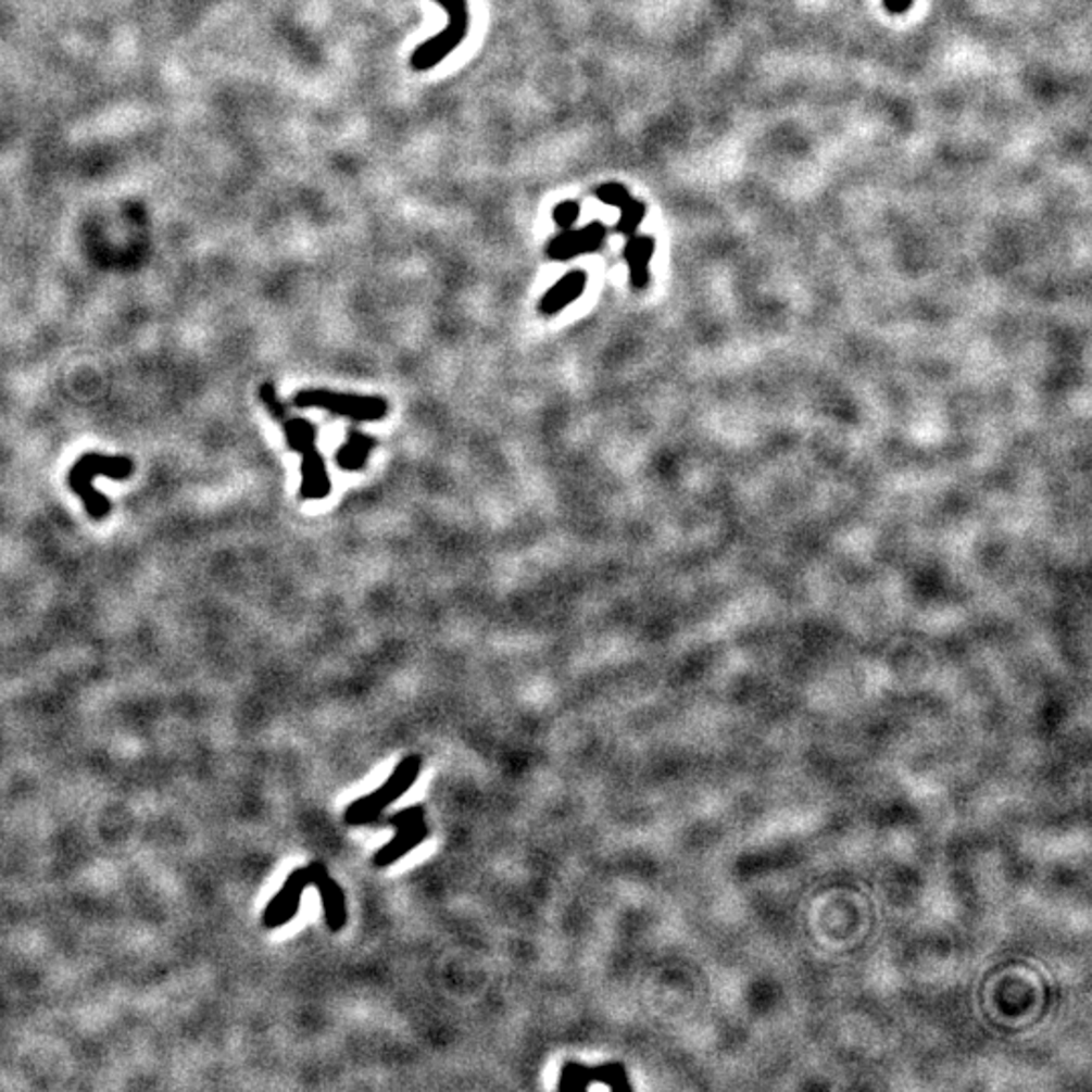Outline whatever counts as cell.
<instances>
[{
	"label": "cell",
	"instance_id": "1",
	"mask_svg": "<svg viewBox=\"0 0 1092 1092\" xmlns=\"http://www.w3.org/2000/svg\"><path fill=\"white\" fill-rule=\"evenodd\" d=\"M134 474L130 457H114L102 453H86L79 462L70 469V488L81 498L84 506L93 520H103L110 516V500L93 488L96 476H108L112 480H128Z\"/></svg>",
	"mask_w": 1092,
	"mask_h": 1092
},
{
	"label": "cell",
	"instance_id": "2",
	"mask_svg": "<svg viewBox=\"0 0 1092 1092\" xmlns=\"http://www.w3.org/2000/svg\"><path fill=\"white\" fill-rule=\"evenodd\" d=\"M422 773V757L409 755L394 767L391 777L382 786L354 801L344 812V824L349 826H368L375 817L382 814L393 801L401 800Z\"/></svg>",
	"mask_w": 1092,
	"mask_h": 1092
},
{
	"label": "cell",
	"instance_id": "3",
	"mask_svg": "<svg viewBox=\"0 0 1092 1092\" xmlns=\"http://www.w3.org/2000/svg\"><path fill=\"white\" fill-rule=\"evenodd\" d=\"M293 405L304 409H324L352 422H380L389 413L387 399L377 394L338 393L326 389H307L293 397Z\"/></svg>",
	"mask_w": 1092,
	"mask_h": 1092
},
{
	"label": "cell",
	"instance_id": "4",
	"mask_svg": "<svg viewBox=\"0 0 1092 1092\" xmlns=\"http://www.w3.org/2000/svg\"><path fill=\"white\" fill-rule=\"evenodd\" d=\"M437 2L443 7V11L448 15V27L413 51L411 67L415 72L434 70L443 59L450 58L453 51L466 39L467 27H469L467 0H437Z\"/></svg>",
	"mask_w": 1092,
	"mask_h": 1092
},
{
	"label": "cell",
	"instance_id": "5",
	"mask_svg": "<svg viewBox=\"0 0 1092 1092\" xmlns=\"http://www.w3.org/2000/svg\"><path fill=\"white\" fill-rule=\"evenodd\" d=\"M591 1082H605L613 1091H629L624 1064H603L589 1068L585 1064L567 1063L561 1068V1091H587Z\"/></svg>",
	"mask_w": 1092,
	"mask_h": 1092
},
{
	"label": "cell",
	"instance_id": "6",
	"mask_svg": "<svg viewBox=\"0 0 1092 1092\" xmlns=\"http://www.w3.org/2000/svg\"><path fill=\"white\" fill-rule=\"evenodd\" d=\"M607 237V229L603 223H589L581 229H565L563 234L556 235L547 248V255L554 262H568L585 253H593L601 248V243Z\"/></svg>",
	"mask_w": 1092,
	"mask_h": 1092
},
{
	"label": "cell",
	"instance_id": "7",
	"mask_svg": "<svg viewBox=\"0 0 1092 1092\" xmlns=\"http://www.w3.org/2000/svg\"><path fill=\"white\" fill-rule=\"evenodd\" d=\"M307 887H312V876H310V868H298L290 874V878L286 880L284 889L279 890L276 894V899L269 903V906L265 908L263 913V925L269 927V929H276V927H281L286 922H290L291 918L296 917L298 908H300V903H302V894Z\"/></svg>",
	"mask_w": 1092,
	"mask_h": 1092
},
{
	"label": "cell",
	"instance_id": "8",
	"mask_svg": "<svg viewBox=\"0 0 1092 1092\" xmlns=\"http://www.w3.org/2000/svg\"><path fill=\"white\" fill-rule=\"evenodd\" d=\"M307 868H310V876H312V887H316L321 892L324 918H326L328 929L332 932L342 931L349 920L344 892L338 887L335 878H330V874L322 862H312V864H307Z\"/></svg>",
	"mask_w": 1092,
	"mask_h": 1092
},
{
	"label": "cell",
	"instance_id": "9",
	"mask_svg": "<svg viewBox=\"0 0 1092 1092\" xmlns=\"http://www.w3.org/2000/svg\"><path fill=\"white\" fill-rule=\"evenodd\" d=\"M587 288V274L582 269H573L561 277L551 290L547 291L539 302V312L544 316H554L565 307L575 304Z\"/></svg>",
	"mask_w": 1092,
	"mask_h": 1092
},
{
	"label": "cell",
	"instance_id": "10",
	"mask_svg": "<svg viewBox=\"0 0 1092 1092\" xmlns=\"http://www.w3.org/2000/svg\"><path fill=\"white\" fill-rule=\"evenodd\" d=\"M300 455H302L300 495L304 500H324L332 490V481L328 476V467H326L322 453L314 445V448H307L306 452H302Z\"/></svg>",
	"mask_w": 1092,
	"mask_h": 1092
},
{
	"label": "cell",
	"instance_id": "11",
	"mask_svg": "<svg viewBox=\"0 0 1092 1092\" xmlns=\"http://www.w3.org/2000/svg\"><path fill=\"white\" fill-rule=\"evenodd\" d=\"M599 201L605 204H612V206H617L622 211V218L617 223V231L624 235H633V231L638 229V225L643 218V204L640 201H633L629 197L626 187L617 185V183H610V185H601L598 190H595Z\"/></svg>",
	"mask_w": 1092,
	"mask_h": 1092
},
{
	"label": "cell",
	"instance_id": "12",
	"mask_svg": "<svg viewBox=\"0 0 1092 1092\" xmlns=\"http://www.w3.org/2000/svg\"><path fill=\"white\" fill-rule=\"evenodd\" d=\"M429 826L425 824V819L411 826V828H403V830H397L393 840L387 842L382 845L380 850H377V854L373 856V864L377 868H387L391 866L397 859L407 856L411 850H415L417 845H422L427 838H429Z\"/></svg>",
	"mask_w": 1092,
	"mask_h": 1092
},
{
	"label": "cell",
	"instance_id": "13",
	"mask_svg": "<svg viewBox=\"0 0 1092 1092\" xmlns=\"http://www.w3.org/2000/svg\"><path fill=\"white\" fill-rule=\"evenodd\" d=\"M377 448V441L363 431H350L347 441L336 453V464L344 472H361L368 464V457Z\"/></svg>",
	"mask_w": 1092,
	"mask_h": 1092
},
{
	"label": "cell",
	"instance_id": "14",
	"mask_svg": "<svg viewBox=\"0 0 1092 1092\" xmlns=\"http://www.w3.org/2000/svg\"><path fill=\"white\" fill-rule=\"evenodd\" d=\"M652 253H654V239L652 237H636V235L629 237L624 255L629 263L631 286L636 290H643L648 286V262H650Z\"/></svg>",
	"mask_w": 1092,
	"mask_h": 1092
},
{
	"label": "cell",
	"instance_id": "15",
	"mask_svg": "<svg viewBox=\"0 0 1092 1092\" xmlns=\"http://www.w3.org/2000/svg\"><path fill=\"white\" fill-rule=\"evenodd\" d=\"M279 423L284 427V436H286V441H288V448H290L291 452H306L307 448L316 445L318 431H316V427L307 422V419H302V417H284Z\"/></svg>",
	"mask_w": 1092,
	"mask_h": 1092
},
{
	"label": "cell",
	"instance_id": "16",
	"mask_svg": "<svg viewBox=\"0 0 1092 1092\" xmlns=\"http://www.w3.org/2000/svg\"><path fill=\"white\" fill-rule=\"evenodd\" d=\"M423 819H425V807L413 805L403 812H397L393 816L379 814L368 826H387V828H394V830H403V828H411V826L419 824Z\"/></svg>",
	"mask_w": 1092,
	"mask_h": 1092
},
{
	"label": "cell",
	"instance_id": "17",
	"mask_svg": "<svg viewBox=\"0 0 1092 1092\" xmlns=\"http://www.w3.org/2000/svg\"><path fill=\"white\" fill-rule=\"evenodd\" d=\"M579 213H581V206L577 201H565V203L554 206L553 221L563 231L573 229L575 223L579 221Z\"/></svg>",
	"mask_w": 1092,
	"mask_h": 1092
},
{
	"label": "cell",
	"instance_id": "18",
	"mask_svg": "<svg viewBox=\"0 0 1092 1092\" xmlns=\"http://www.w3.org/2000/svg\"><path fill=\"white\" fill-rule=\"evenodd\" d=\"M260 397H262L263 405L267 409V413H269L274 419L281 422L284 417H288V407L279 401V397H277L276 393V387H274L272 382H265V385H263L262 391H260Z\"/></svg>",
	"mask_w": 1092,
	"mask_h": 1092
},
{
	"label": "cell",
	"instance_id": "19",
	"mask_svg": "<svg viewBox=\"0 0 1092 1092\" xmlns=\"http://www.w3.org/2000/svg\"><path fill=\"white\" fill-rule=\"evenodd\" d=\"M915 0H884V9L889 11L890 15H904L911 11Z\"/></svg>",
	"mask_w": 1092,
	"mask_h": 1092
}]
</instances>
